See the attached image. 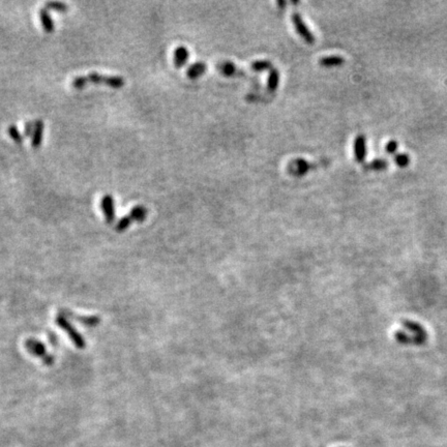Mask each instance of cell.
<instances>
[{"instance_id": "obj_2", "label": "cell", "mask_w": 447, "mask_h": 447, "mask_svg": "<svg viewBox=\"0 0 447 447\" xmlns=\"http://www.w3.org/2000/svg\"><path fill=\"white\" fill-rule=\"evenodd\" d=\"M55 322L56 324L66 331V333L69 335L70 339L72 340V342L76 345V347L78 349H84L86 346V343L84 338L76 330V328L72 325V323H70V321L68 320V318H66L65 316H62L61 314H58L55 318Z\"/></svg>"}, {"instance_id": "obj_11", "label": "cell", "mask_w": 447, "mask_h": 447, "mask_svg": "<svg viewBox=\"0 0 447 447\" xmlns=\"http://www.w3.org/2000/svg\"><path fill=\"white\" fill-rule=\"evenodd\" d=\"M206 70H207V66H206L205 62L197 61V62L193 63V65H190L187 68L186 76L188 77L189 79L195 80V79L199 78V77H201L204 73H205Z\"/></svg>"}, {"instance_id": "obj_24", "label": "cell", "mask_w": 447, "mask_h": 447, "mask_svg": "<svg viewBox=\"0 0 447 447\" xmlns=\"http://www.w3.org/2000/svg\"><path fill=\"white\" fill-rule=\"evenodd\" d=\"M35 123H36V120L26 122V124H25V126H24V136L25 137L32 136L34 129H35Z\"/></svg>"}, {"instance_id": "obj_19", "label": "cell", "mask_w": 447, "mask_h": 447, "mask_svg": "<svg viewBox=\"0 0 447 447\" xmlns=\"http://www.w3.org/2000/svg\"><path fill=\"white\" fill-rule=\"evenodd\" d=\"M394 339L397 340V342L401 343V344H414V345H419L418 341L414 338V337H410L408 336L406 333L402 330H397L394 333Z\"/></svg>"}, {"instance_id": "obj_8", "label": "cell", "mask_w": 447, "mask_h": 447, "mask_svg": "<svg viewBox=\"0 0 447 447\" xmlns=\"http://www.w3.org/2000/svg\"><path fill=\"white\" fill-rule=\"evenodd\" d=\"M402 324L406 329L410 330L411 333L414 334V338L418 341L419 345L426 343V341L428 339V334H427L426 329L423 327V325H420L419 323L413 322L410 320H403Z\"/></svg>"}, {"instance_id": "obj_9", "label": "cell", "mask_w": 447, "mask_h": 447, "mask_svg": "<svg viewBox=\"0 0 447 447\" xmlns=\"http://www.w3.org/2000/svg\"><path fill=\"white\" fill-rule=\"evenodd\" d=\"M100 207L104 212L106 222L108 224H112L115 220V207L113 197L111 195H105L100 201Z\"/></svg>"}, {"instance_id": "obj_5", "label": "cell", "mask_w": 447, "mask_h": 447, "mask_svg": "<svg viewBox=\"0 0 447 447\" xmlns=\"http://www.w3.org/2000/svg\"><path fill=\"white\" fill-rule=\"evenodd\" d=\"M292 22L294 24V27L297 31V33L303 38V40L308 43V44H314L316 41V37L314 36V34L312 33V31L310 30V28L308 27L301 17V15L299 12H293L292 14Z\"/></svg>"}, {"instance_id": "obj_3", "label": "cell", "mask_w": 447, "mask_h": 447, "mask_svg": "<svg viewBox=\"0 0 447 447\" xmlns=\"http://www.w3.org/2000/svg\"><path fill=\"white\" fill-rule=\"evenodd\" d=\"M25 347H26L27 351L30 354H32L35 357H38V358H41L46 365L50 366L53 364L54 357L47 352L46 346L42 342L37 341L35 339H28L26 342H25Z\"/></svg>"}, {"instance_id": "obj_25", "label": "cell", "mask_w": 447, "mask_h": 447, "mask_svg": "<svg viewBox=\"0 0 447 447\" xmlns=\"http://www.w3.org/2000/svg\"><path fill=\"white\" fill-rule=\"evenodd\" d=\"M398 148H399V143H398V141H395V140H390V141H388L385 145L386 152L390 153V155H392V153L397 151Z\"/></svg>"}, {"instance_id": "obj_22", "label": "cell", "mask_w": 447, "mask_h": 447, "mask_svg": "<svg viewBox=\"0 0 447 447\" xmlns=\"http://www.w3.org/2000/svg\"><path fill=\"white\" fill-rule=\"evenodd\" d=\"M45 7L47 9H53V10L61 11V12H65V11H67L69 9V5L67 3L59 2V1H49V2H46Z\"/></svg>"}, {"instance_id": "obj_21", "label": "cell", "mask_w": 447, "mask_h": 447, "mask_svg": "<svg viewBox=\"0 0 447 447\" xmlns=\"http://www.w3.org/2000/svg\"><path fill=\"white\" fill-rule=\"evenodd\" d=\"M393 160H394V163L401 168H405L410 164V156L408 155V153H404V152L395 155Z\"/></svg>"}, {"instance_id": "obj_4", "label": "cell", "mask_w": 447, "mask_h": 447, "mask_svg": "<svg viewBox=\"0 0 447 447\" xmlns=\"http://www.w3.org/2000/svg\"><path fill=\"white\" fill-rule=\"evenodd\" d=\"M315 167H316V164L311 163L304 159L298 158V159H294L291 162H289V164L287 166V170L293 176L301 177V176H304L310 170L314 169Z\"/></svg>"}, {"instance_id": "obj_23", "label": "cell", "mask_w": 447, "mask_h": 447, "mask_svg": "<svg viewBox=\"0 0 447 447\" xmlns=\"http://www.w3.org/2000/svg\"><path fill=\"white\" fill-rule=\"evenodd\" d=\"M7 133H8V135L10 136V138H11L12 140H14V141H15L17 144H21V143L23 142V137H22L21 133L19 132L18 127H17L16 125H14V124L9 125V126H8V129H7Z\"/></svg>"}, {"instance_id": "obj_20", "label": "cell", "mask_w": 447, "mask_h": 447, "mask_svg": "<svg viewBox=\"0 0 447 447\" xmlns=\"http://www.w3.org/2000/svg\"><path fill=\"white\" fill-rule=\"evenodd\" d=\"M252 70L256 71V72H262L265 70H269L272 68V63L270 60L267 59H261V60H256L252 62L251 65Z\"/></svg>"}, {"instance_id": "obj_10", "label": "cell", "mask_w": 447, "mask_h": 447, "mask_svg": "<svg viewBox=\"0 0 447 447\" xmlns=\"http://www.w3.org/2000/svg\"><path fill=\"white\" fill-rule=\"evenodd\" d=\"M188 56H189V53H188V50L186 47H184V46L176 47L174 50V54H173V57H174L173 61H174L175 67L177 69L182 68L186 63Z\"/></svg>"}, {"instance_id": "obj_26", "label": "cell", "mask_w": 447, "mask_h": 447, "mask_svg": "<svg viewBox=\"0 0 447 447\" xmlns=\"http://www.w3.org/2000/svg\"><path fill=\"white\" fill-rule=\"evenodd\" d=\"M277 4L280 5V6H284L286 4V2L285 1H277Z\"/></svg>"}, {"instance_id": "obj_16", "label": "cell", "mask_w": 447, "mask_h": 447, "mask_svg": "<svg viewBox=\"0 0 447 447\" xmlns=\"http://www.w3.org/2000/svg\"><path fill=\"white\" fill-rule=\"evenodd\" d=\"M129 215L133 222L142 223L143 221H145L147 216V209L143 205H137L131 210Z\"/></svg>"}, {"instance_id": "obj_12", "label": "cell", "mask_w": 447, "mask_h": 447, "mask_svg": "<svg viewBox=\"0 0 447 447\" xmlns=\"http://www.w3.org/2000/svg\"><path fill=\"white\" fill-rule=\"evenodd\" d=\"M216 68L220 70V72L223 75H225L227 77L236 76L237 74H241L242 73L241 71H239L237 69V67H236V65H235L234 62L229 61V60H225V61L219 62L218 66H216Z\"/></svg>"}, {"instance_id": "obj_13", "label": "cell", "mask_w": 447, "mask_h": 447, "mask_svg": "<svg viewBox=\"0 0 447 447\" xmlns=\"http://www.w3.org/2000/svg\"><path fill=\"white\" fill-rule=\"evenodd\" d=\"M44 122L42 120H36L35 129L32 134L31 139V145L34 148H38L41 146L43 142V136H44Z\"/></svg>"}, {"instance_id": "obj_17", "label": "cell", "mask_w": 447, "mask_h": 447, "mask_svg": "<svg viewBox=\"0 0 447 447\" xmlns=\"http://www.w3.org/2000/svg\"><path fill=\"white\" fill-rule=\"evenodd\" d=\"M388 167V162L384 159H376L372 162H369L363 166V169L365 170H374V171H380L384 170Z\"/></svg>"}, {"instance_id": "obj_14", "label": "cell", "mask_w": 447, "mask_h": 447, "mask_svg": "<svg viewBox=\"0 0 447 447\" xmlns=\"http://www.w3.org/2000/svg\"><path fill=\"white\" fill-rule=\"evenodd\" d=\"M345 62V58L341 55H326L319 59V65L322 67L330 68L341 66Z\"/></svg>"}, {"instance_id": "obj_6", "label": "cell", "mask_w": 447, "mask_h": 447, "mask_svg": "<svg viewBox=\"0 0 447 447\" xmlns=\"http://www.w3.org/2000/svg\"><path fill=\"white\" fill-rule=\"evenodd\" d=\"M353 152L357 163H363L366 158V137L362 134L357 135L354 139Z\"/></svg>"}, {"instance_id": "obj_1", "label": "cell", "mask_w": 447, "mask_h": 447, "mask_svg": "<svg viewBox=\"0 0 447 447\" xmlns=\"http://www.w3.org/2000/svg\"><path fill=\"white\" fill-rule=\"evenodd\" d=\"M89 83L105 84L112 88H121L125 84V80L120 76H105L97 73H90L87 76L76 77L72 80L74 88H83Z\"/></svg>"}, {"instance_id": "obj_7", "label": "cell", "mask_w": 447, "mask_h": 447, "mask_svg": "<svg viewBox=\"0 0 447 447\" xmlns=\"http://www.w3.org/2000/svg\"><path fill=\"white\" fill-rule=\"evenodd\" d=\"M60 314L62 316H65L66 318H71V319H73V320L79 321L81 324H83L87 327H95L100 322V318L97 316H78L76 314H73L72 312H70L68 310L61 311Z\"/></svg>"}, {"instance_id": "obj_18", "label": "cell", "mask_w": 447, "mask_h": 447, "mask_svg": "<svg viewBox=\"0 0 447 447\" xmlns=\"http://www.w3.org/2000/svg\"><path fill=\"white\" fill-rule=\"evenodd\" d=\"M279 84V72L276 69H271L267 80V89L269 91H275Z\"/></svg>"}, {"instance_id": "obj_15", "label": "cell", "mask_w": 447, "mask_h": 447, "mask_svg": "<svg viewBox=\"0 0 447 447\" xmlns=\"http://www.w3.org/2000/svg\"><path fill=\"white\" fill-rule=\"evenodd\" d=\"M38 15H40V20L43 24V27L45 29V31L47 32H52L54 30V22L51 18L49 11L46 7H43L38 11Z\"/></svg>"}]
</instances>
